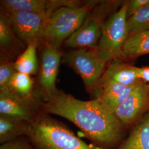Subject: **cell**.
<instances>
[{"label": "cell", "mask_w": 149, "mask_h": 149, "mask_svg": "<svg viewBox=\"0 0 149 149\" xmlns=\"http://www.w3.org/2000/svg\"><path fill=\"white\" fill-rule=\"evenodd\" d=\"M128 1L109 17L102 29L97 49L107 54L112 60L124 61L123 49L128 34L127 11Z\"/></svg>", "instance_id": "8992f818"}, {"label": "cell", "mask_w": 149, "mask_h": 149, "mask_svg": "<svg viewBox=\"0 0 149 149\" xmlns=\"http://www.w3.org/2000/svg\"><path fill=\"white\" fill-rule=\"evenodd\" d=\"M41 112L72 123L97 149H116L128 135L115 114L106 110L96 99L82 101L58 90L43 102Z\"/></svg>", "instance_id": "6da1fadb"}, {"label": "cell", "mask_w": 149, "mask_h": 149, "mask_svg": "<svg viewBox=\"0 0 149 149\" xmlns=\"http://www.w3.org/2000/svg\"><path fill=\"white\" fill-rule=\"evenodd\" d=\"M138 69L126 61L113 60L108 64L103 76L120 85L133 87L143 82L139 78Z\"/></svg>", "instance_id": "5bb4252c"}, {"label": "cell", "mask_w": 149, "mask_h": 149, "mask_svg": "<svg viewBox=\"0 0 149 149\" xmlns=\"http://www.w3.org/2000/svg\"><path fill=\"white\" fill-rule=\"evenodd\" d=\"M0 149H34L26 136L19 137L10 142L1 144Z\"/></svg>", "instance_id": "7402d4cb"}, {"label": "cell", "mask_w": 149, "mask_h": 149, "mask_svg": "<svg viewBox=\"0 0 149 149\" xmlns=\"http://www.w3.org/2000/svg\"><path fill=\"white\" fill-rule=\"evenodd\" d=\"M138 72L140 79L149 84V66L139 68Z\"/></svg>", "instance_id": "cb8c5ba5"}, {"label": "cell", "mask_w": 149, "mask_h": 149, "mask_svg": "<svg viewBox=\"0 0 149 149\" xmlns=\"http://www.w3.org/2000/svg\"><path fill=\"white\" fill-rule=\"evenodd\" d=\"M98 1H87L81 5L63 7L55 11L44 33L43 44L60 49L63 42L80 28Z\"/></svg>", "instance_id": "3957f363"}, {"label": "cell", "mask_w": 149, "mask_h": 149, "mask_svg": "<svg viewBox=\"0 0 149 149\" xmlns=\"http://www.w3.org/2000/svg\"><path fill=\"white\" fill-rule=\"evenodd\" d=\"M4 54L1 53L0 62V90L8 88L12 77L16 73L14 62Z\"/></svg>", "instance_id": "44dd1931"}, {"label": "cell", "mask_w": 149, "mask_h": 149, "mask_svg": "<svg viewBox=\"0 0 149 149\" xmlns=\"http://www.w3.org/2000/svg\"><path fill=\"white\" fill-rule=\"evenodd\" d=\"M27 45L17 37L11 20L5 12H0V48L1 53L13 59L18 56Z\"/></svg>", "instance_id": "4fadbf2b"}, {"label": "cell", "mask_w": 149, "mask_h": 149, "mask_svg": "<svg viewBox=\"0 0 149 149\" xmlns=\"http://www.w3.org/2000/svg\"><path fill=\"white\" fill-rule=\"evenodd\" d=\"M149 112V84L142 82L120 104L114 114L128 132Z\"/></svg>", "instance_id": "ba28073f"}, {"label": "cell", "mask_w": 149, "mask_h": 149, "mask_svg": "<svg viewBox=\"0 0 149 149\" xmlns=\"http://www.w3.org/2000/svg\"><path fill=\"white\" fill-rule=\"evenodd\" d=\"M115 149H149V112Z\"/></svg>", "instance_id": "9a60e30c"}, {"label": "cell", "mask_w": 149, "mask_h": 149, "mask_svg": "<svg viewBox=\"0 0 149 149\" xmlns=\"http://www.w3.org/2000/svg\"><path fill=\"white\" fill-rule=\"evenodd\" d=\"M30 122L8 116L0 115V144H5L26 136Z\"/></svg>", "instance_id": "2e32d148"}, {"label": "cell", "mask_w": 149, "mask_h": 149, "mask_svg": "<svg viewBox=\"0 0 149 149\" xmlns=\"http://www.w3.org/2000/svg\"><path fill=\"white\" fill-rule=\"evenodd\" d=\"M127 27L129 37L149 31V4L127 19Z\"/></svg>", "instance_id": "d6986e66"}, {"label": "cell", "mask_w": 149, "mask_h": 149, "mask_svg": "<svg viewBox=\"0 0 149 149\" xmlns=\"http://www.w3.org/2000/svg\"><path fill=\"white\" fill-rule=\"evenodd\" d=\"M5 12L11 20L17 37L27 45L32 43L39 44L43 41L48 22L54 13Z\"/></svg>", "instance_id": "9c48e42d"}, {"label": "cell", "mask_w": 149, "mask_h": 149, "mask_svg": "<svg viewBox=\"0 0 149 149\" xmlns=\"http://www.w3.org/2000/svg\"><path fill=\"white\" fill-rule=\"evenodd\" d=\"M1 9L6 12H27L34 13L54 12L66 6H76L83 4L74 0H1Z\"/></svg>", "instance_id": "8fae6325"}, {"label": "cell", "mask_w": 149, "mask_h": 149, "mask_svg": "<svg viewBox=\"0 0 149 149\" xmlns=\"http://www.w3.org/2000/svg\"><path fill=\"white\" fill-rule=\"evenodd\" d=\"M148 54H149V31L129 37L123 49L124 61L135 60Z\"/></svg>", "instance_id": "e0dca14e"}, {"label": "cell", "mask_w": 149, "mask_h": 149, "mask_svg": "<svg viewBox=\"0 0 149 149\" xmlns=\"http://www.w3.org/2000/svg\"><path fill=\"white\" fill-rule=\"evenodd\" d=\"M43 102L38 91L32 95L22 96L8 88L0 90V115L31 122L42 113Z\"/></svg>", "instance_id": "52a82bcc"}, {"label": "cell", "mask_w": 149, "mask_h": 149, "mask_svg": "<svg viewBox=\"0 0 149 149\" xmlns=\"http://www.w3.org/2000/svg\"><path fill=\"white\" fill-rule=\"evenodd\" d=\"M26 136L34 149H98L77 136L63 123L43 113L30 122Z\"/></svg>", "instance_id": "7a4b0ae2"}, {"label": "cell", "mask_w": 149, "mask_h": 149, "mask_svg": "<svg viewBox=\"0 0 149 149\" xmlns=\"http://www.w3.org/2000/svg\"><path fill=\"white\" fill-rule=\"evenodd\" d=\"M39 44L32 43L18 56L14 62V68L17 72L33 75L39 70V64L37 55V48Z\"/></svg>", "instance_id": "ac0fdd59"}, {"label": "cell", "mask_w": 149, "mask_h": 149, "mask_svg": "<svg viewBox=\"0 0 149 149\" xmlns=\"http://www.w3.org/2000/svg\"><path fill=\"white\" fill-rule=\"evenodd\" d=\"M149 4V0H129L127 17V19Z\"/></svg>", "instance_id": "603a6c76"}, {"label": "cell", "mask_w": 149, "mask_h": 149, "mask_svg": "<svg viewBox=\"0 0 149 149\" xmlns=\"http://www.w3.org/2000/svg\"><path fill=\"white\" fill-rule=\"evenodd\" d=\"M63 60L80 76L87 91L94 96L112 60L107 54L97 49H74L64 54Z\"/></svg>", "instance_id": "5b68a950"}, {"label": "cell", "mask_w": 149, "mask_h": 149, "mask_svg": "<svg viewBox=\"0 0 149 149\" xmlns=\"http://www.w3.org/2000/svg\"><path fill=\"white\" fill-rule=\"evenodd\" d=\"M8 88L22 96H30L36 92L31 76L19 72H16L12 77Z\"/></svg>", "instance_id": "ffe728a7"}, {"label": "cell", "mask_w": 149, "mask_h": 149, "mask_svg": "<svg viewBox=\"0 0 149 149\" xmlns=\"http://www.w3.org/2000/svg\"><path fill=\"white\" fill-rule=\"evenodd\" d=\"M138 85L125 86L103 76L93 99L97 100L107 111L114 113Z\"/></svg>", "instance_id": "7c38bea8"}, {"label": "cell", "mask_w": 149, "mask_h": 149, "mask_svg": "<svg viewBox=\"0 0 149 149\" xmlns=\"http://www.w3.org/2000/svg\"><path fill=\"white\" fill-rule=\"evenodd\" d=\"M124 1H99L86 16L80 28L65 42L69 48L96 49L107 20L120 8Z\"/></svg>", "instance_id": "277c9868"}, {"label": "cell", "mask_w": 149, "mask_h": 149, "mask_svg": "<svg viewBox=\"0 0 149 149\" xmlns=\"http://www.w3.org/2000/svg\"><path fill=\"white\" fill-rule=\"evenodd\" d=\"M63 52L60 49L44 44L40 55L39 70L40 93L44 102L54 96L58 89L56 81Z\"/></svg>", "instance_id": "30bf717a"}]
</instances>
